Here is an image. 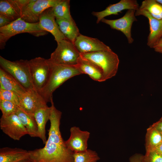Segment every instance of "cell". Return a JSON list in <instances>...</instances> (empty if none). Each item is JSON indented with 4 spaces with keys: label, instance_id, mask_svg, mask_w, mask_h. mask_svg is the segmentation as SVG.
Returning a JSON list of instances; mask_svg holds the SVG:
<instances>
[{
    "label": "cell",
    "instance_id": "obj_15",
    "mask_svg": "<svg viewBox=\"0 0 162 162\" xmlns=\"http://www.w3.org/2000/svg\"><path fill=\"white\" fill-rule=\"evenodd\" d=\"M38 22L42 29L53 35L57 43L66 39L59 29L52 8L47 9L41 14Z\"/></svg>",
    "mask_w": 162,
    "mask_h": 162
},
{
    "label": "cell",
    "instance_id": "obj_29",
    "mask_svg": "<svg viewBox=\"0 0 162 162\" xmlns=\"http://www.w3.org/2000/svg\"><path fill=\"white\" fill-rule=\"evenodd\" d=\"M0 100L12 102L19 106V96L13 92L0 88Z\"/></svg>",
    "mask_w": 162,
    "mask_h": 162
},
{
    "label": "cell",
    "instance_id": "obj_33",
    "mask_svg": "<svg viewBox=\"0 0 162 162\" xmlns=\"http://www.w3.org/2000/svg\"><path fill=\"white\" fill-rule=\"evenodd\" d=\"M151 126L162 134V120H159L153 124Z\"/></svg>",
    "mask_w": 162,
    "mask_h": 162
},
{
    "label": "cell",
    "instance_id": "obj_24",
    "mask_svg": "<svg viewBox=\"0 0 162 162\" xmlns=\"http://www.w3.org/2000/svg\"><path fill=\"white\" fill-rule=\"evenodd\" d=\"M162 142V134L151 126L147 130L146 136V151L154 150Z\"/></svg>",
    "mask_w": 162,
    "mask_h": 162
},
{
    "label": "cell",
    "instance_id": "obj_18",
    "mask_svg": "<svg viewBox=\"0 0 162 162\" xmlns=\"http://www.w3.org/2000/svg\"><path fill=\"white\" fill-rule=\"evenodd\" d=\"M30 159L29 151L19 148L0 149V162H20Z\"/></svg>",
    "mask_w": 162,
    "mask_h": 162
},
{
    "label": "cell",
    "instance_id": "obj_19",
    "mask_svg": "<svg viewBox=\"0 0 162 162\" xmlns=\"http://www.w3.org/2000/svg\"><path fill=\"white\" fill-rule=\"evenodd\" d=\"M75 67L81 74H87L95 81L102 82V72L100 68L93 63L80 56L77 64Z\"/></svg>",
    "mask_w": 162,
    "mask_h": 162
},
{
    "label": "cell",
    "instance_id": "obj_30",
    "mask_svg": "<svg viewBox=\"0 0 162 162\" xmlns=\"http://www.w3.org/2000/svg\"><path fill=\"white\" fill-rule=\"evenodd\" d=\"M144 162H162V154L154 150L146 151Z\"/></svg>",
    "mask_w": 162,
    "mask_h": 162
},
{
    "label": "cell",
    "instance_id": "obj_10",
    "mask_svg": "<svg viewBox=\"0 0 162 162\" xmlns=\"http://www.w3.org/2000/svg\"><path fill=\"white\" fill-rule=\"evenodd\" d=\"M136 10H128L122 17L116 20L103 19L101 22L109 25L111 28L121 32L126 36L129 44L134 41L131 34V29L134 22L137 21L136 17Z\"/></svg>",
    "mask_w": 162,
    "mask_h": 162
},
{
    "label": "cell",
    "instance_id": "obj_13",
    "mask_svg": "<svg viewBox=\"0 0 162 162\" xmlns=\"http://www.w3.org/2000/svg\"><path fill=\"white\" fill-rule=\"evenodd\" d=\"M32 0H1L0 15L13 21L21 18L23 11Z\"/></svg>",
    "mask_w": 162,
    "mask_h": 162
},
{
    "label": "cell",
    "instance_id": "obj_6",
    "mask_svg": "<svg viewBox=\"0 0 162 162\" xmlns=\"http://www.w3.org/2000/svg\"><path fill=\"white\" fill-rule=\"evenodd\" d=\"M80 56V53L74 44L65 39L57 43L56 48L48 59L54 64L75 66Z\"/></svg>",
    "mask_w": 162,
    "mask_h": 162
},
{
    "label": "cell",
    "instance_id": "obj_16",
    "mask_svg": "<svg viewBox=\"0 0 162 162\" xmlns=\"http://www.w3.org/2000/svg\"><path fill=\"white\" fill-rule=\"evenodd\" d=\"M135 14L136 16L142 15L148 19L150 32L147 45L150 47L153 48L162 38V19H156L146 10L139 8L136 11Z\"/></svg>",
    "mask_w": 162,
    "mask_h": 162
},
{
    "label": "cell",
    "instance_id": "obj_21",
    "mask_svg": "<svg viewBox=\"0 0 162 162\" xmlns=\"http://www.w3.org/2000/svg\"><path fill=\"white\" fill-rule=\"evenodd\" d=\"M50 107L47 105L36 110L33 114L38 126V137L44 144L47 140L46 136V124L49 120Z\"/></svg>",
    "mask_w": 162,
    "mask_h": 162
},
{
    "label": "cell",
    "instance_id": "obj_20",
    "mask_svg": "<svg viewBox=\"0 0 162 162\" xmlns=\"http://www.w3.org/2000/svg\"><path fill=\"white\" fill-rule=\"evenodd\" d=\"M0 88L13 92L19 97L27 91L13 77L1 68H0Z\"/></svg>",
    "mask_w": 162,
    "mask_h": 162
},
{
    "label": "cell",
    "instance_id": "obj_1",
    "mask_svg": "<svg viewBox=\"0 0 162 162\" xmlns=\"http://www.w3.org/2000/svg\"><path fill=\"white\" fill-rule=\"evenodd\" d=\"M50 103L48 139L44 147L29 151L30 159L33 162H74V152L66 146L60 131L62 112L56 108L52 99Z\"/></svg>",
    "mask_w": 162,
    "mask_h": 162
},
{
    "label": "cell",
    "instance_id": "obj_23",
    "mask_svg": "<svg viewBox=\"0 0 162 162\" xmlns=\"http://www.w3.org/2000/svg\"><path fill=\"white\" fill-rule=\"evenodd\" d=\"M31 137H38L37 124L33 115L29 114L19 107L16 113Z\"/></svg>",
    "mask_w": 162,
    "mask_h": 162
},
{
    "label": "cell",
    "instance_id": "obj_2",
    "mask_svg": "<svg viewBox=\"0 0 162 162\" xmlns=\"http://www.w3.org/2000/svg\"><path fill=\"white\" fill-rule=\"evenodd\" d=\"M49 61L50 65L49 76L45 85L39 92L46 103L50 102L53 92L65 82L81 74L75 66L56 65Z\"/></svg>",
    "mask_w": 162,
    "mask_h": 162
},
{
    "label": "cell",
    "instance_id": "obj_17",
    "mask_svg": "<svg viewBox=\"0 0 162 162\" xmlns=\"http://www.w3.org/2000/svg\"><path fill=\"white\" fill-rule=\"evenodd\" d=\"M139 7L136 0H121L118 3L110 4L104 10L99 12H93L92 14L97 17L96 23H98L106 16L118 15V13L124 10H136Z\"/></svg>",
    "mask_w": 162,
    "mask_h": 162
},
{
    "label": "cell",
    "instance_id": "obj_38",
    "mask_svg": "<svg viewBox=\"0 0 162 162\" xmlns=\"http://www.w3.org/2000/svg\"><path fill=\"white\" fill-rule=\"evenodd\" d=\"M159 120H162V116L161 117V118Z\"/></svg>",
    "mask_w": 162,
    "mask_h": 162
},
{
    "label": "cell",
    "instance_id": "obj_14",
    "mask_svg": "<svg viewBox=\"0 0 162 162\" xmlns=\"http://www.w3.org/2000/svg\"><path fill=\"white\" fill-rule=\"evenodd\" d=\"M74 44L80 53L112 50L110 47L97 38L80 34L76 38Z\"/></svg>",
    "mask_w": 162,
    "mask_h": 162
},
{
    "label": "cell",
    "instance_id": "obj_3",
    "mask_svg": "<svg viewBox=\"0 0 162 162\" xmlns=\"http://www.w3.org/2000/svg\"><path fill=\"white\" fill-rule=\"evenodd\" d=\"M80 56L100 68L103 73L102 82L113 77L117 73L119 60L112 50L80 53Z\"/></svg>",
    "mask_w": 162,
    "mask_h": 162
},
{
    "label": "cell",
    "instance_id": "obj_9",
    "mask_svg": "<svg viewBox=\"0 0 162 162\" xmlns=\"http://www.w3.org/2000/svg\"><path fill=\"white\" fill-rule=\"evenodd\" d=\"M0 128L4 133L15 140H19L28 134L26 128L16 113L7 116L2 115Z\"/></svg>",
    "mask_w": 162,
    "mask_h": 162
},
{
    "label": "cell",
    "instance_id": "obj_25",
    "mask_svg": "<svg viewBox=\"0 0 162 162\" xmlns=\"http://www.w3.org/2000/svg\"><path fill=\"white\" fill-rule=\"evenodd\" d=\"M70 0H61L52 8L56 19L67 20H73L70 14Z\"/></svg>",
    "mask_w": 162,
    "mask_h": 162
},
{
    "label": "cell",
    "instance_id": "obj_34",
    "mask_svg": "<svg viewBox=\"0 0 162 162\" xmlns=\"http://www.w3.org/2000/svg\"><path fill=\"white\" fill-rule=\"evenodd\" d=\"M153 48L156 52L162 54V38Z\"/></svg>",
    "mask_w": 162,
    "mask_h": 162
},
{
    "label": "cell",
    "instance_id": "obj_36",
    "mask_svg": "<svg viewBox=\"0 0 162 162\" xmlns=\"http://www.w3.org/2000/svg\"><path fill=\"white\" fill-rule=\"evenodd\" d=\"M20 162H33L30 159H28L27 160H23Z\"/></svg>",
    "mask_w": 162,
    "mask_h": 162
},
{
    "label": "cell",
    "instance_id": "obj_11",
    "mask_svg": "<svg viewBox=\"0 0 162 162\" xmlns=\"http://www.w3.org/2000/svg\"><path fill=\"white\" fill-rule=\"evenodd\" d=\"M19 98V107L30 114L33 115L36 110L47 105L39 92L34 88L27 91Z\"/></svg>",
    "mask_w": 162,
    "mask_h": 162
},
{
    "label": "cell",
    "instance_id": "obj_37",
    "mask_svg": "<svg viewBox=\"0 0 162 162\" xmlns=\"http://www.w3.org/2000/svg\"><path fill=\"white\" fill-rule=\"evenodd\" d=\"M156 1L162 5V0H156Z\"/></svg>",
    "mask_w": 162,
    "mask_h": 162
},
{
    "label": "cell",
    "instance_id": "obj_5",
    "mask_svg": "<svg viewBox=\"0 0 162 162\" xmlns=\"http://www.w3.org/2000/svg\"><path fill=\"white\" fill-rule=\"evenodd\" d=\"M0 68L13 77L26 91L33 88L29 61L20 59L15 61L0 56Z\"/></svg>",
    "mask_w": 162,
    "mask_h": 162
},
{
    "label": "cell",
    "instance_id": "obj_27",
    "mask_svg": "<svg viewBox=\"0 0 162 162\" xmlns=\"http://www.w3.org/2000/svg\"><path fill=\"white\" fill-rule=\"evenodd\" d=\"M74 162H97L100 158L94 151L87 149L86 151L74 152Z\"/></svg>",
    "mask_w": 162,
    "mask_h": 162
},
{
    "label": "cell",
    "instance_id": "obj_28",
    "mask_svg": "<svg viewBox=\"0 0 162 162\" xmlns=\"http://www.w3.org/2000/svg\"><path fill=\"white\" fill-rule=\"evenodd\" d=\"M19 107L17 105L12 102L0 100V109L2 116H7L15 114Z\"/></svg>",
    "mask_w": 162,
    "mask_h": 162
},
{
    "label": "cell",
    "instance_id": "obj_32",
    "mask_svg": "<svg viewBox=\"0 0 162 162\" xmlns=\"http://www.w3.org/2000/svg\"><path fill=\"white\" fill-rule=\"evenodd\" d=\"M129 162H144L143 155L140 154H135L130 158Z\"/></svg>",
    "mask_w": 162,
    "mask_h": 162
},
{
    "label": "cell",
    "instance_id": "obj_35",
    "mask_svg": "<svg viewBox=\"0 0 162 162\" xmlns=\"http://www.w3.org/2000/svg\"><path fill=\"white\" fill-rule=\"evenodd\" d=\"M154 150L162 154V142L156 147Z\"/></svg>",
    "mask_w": 162,
    "mask_h": 162
},
{
    "label": "cell",
    "instance_id": "obj_12",
    "mask_svg": "<svg viewBox=\"0 0 162 162\" xmlns=\"http://www.w3.org/2000/svg\"><path fill=\"white\" fill-rule=\"evenodd\" d=\"M70 135L65 141L67 147L74 152H83L88 149V141L90 133L81 130L79 127L73 126L70 129Z\"/></svg>",
    "mask_w": 162,
    "mask_h": 162
},
{
    "label": "cell",
    "instance_id": "obj_4",
    "mask_svg": "<svg viewBox=\"0 0 162 162\" xmlns=\"http://www.w3.org/2000/svg\"><path fill=\"white\" fill-rule=\"evenodd\" d=\"M47 32L40 26L39 22L29 23L20 18L13 21L8 25L0 28V47L3 49L7 41L18 34L27 33L39 37L45 35Z\"/></svg>",
    "mask_w": 162,
    "mask_h": 162
},
{
    "label": "cell",
    "instance_id": "obj_31",
    "mask_svg": "<svg viewBox=\"0 0 162 162\" xmlns=\"http://www.w3.org/2000/svg\"><path fill=\"white\" fill-rule=\"evenodd\" d=\"M13 21L1 15H0V28L8 25Z\"/></svg>",
    "mask_w": 162,
    "mask_h": 162
},
{
    "label": "cell",
    "instance_id": "obj_8",
    "mask_svg": "<svg viewBox=\"0 0 162 162\" xmlns=\"http://www.w3.org/2000/svg\"><path fill=\"white\" fill-rule=\"evenodd\" d=\"M61 0H32L24 8L21 18L28 22H39L41 14L46 10L52 8Z\"/></svg>",
    "mask_w": 162,
    "mask_h": 162
},
{
    "label": "cell",
    "instance_id": "obj_7",
    "mask_svg": "<svg viewBox=\"0 0 162 162\" xmlns=\"http://www.w3.org/2000/svg\"><path fill=\"white\" fill-rule=\"evenodd\" d=\"M31 75L34 88L40 92L45 85L50 72L48 59L39 57L29 61Z\"/></svg>",
    "mask_w": 162,
    "mask_h": 162
},
{
    "label": "cell",
    "instance_id": "obj_22",
    "mask_svg": "<svg viewBox=\"0 0 162 162\" xmlns=\"http://www.w3.org/2000/svg\"><path fill=\"white\" fill-rule=\"evenodd\" d=\"M56 21L65 38L74 44L76 38L80 34L74 20L56 19Z\"/></svg>",
    "mask_w": 162,
    "mask_h": 162
},
{
    "label": "cell",
    "instance_id": "obj_26",
    "mask_svg": "<svg viewBox=\"0 0 162 162\" xmlns=\"http://www.w3.org/2000/svg\"><path fill=\"white\" fill-rule=\"evenodd\" d=\"M139 8L146 10L156 19H162V5L156 0H144Z\"/></svg>",
    "mask_w": 162,
    "mask_h": 162
}]
</instances>
